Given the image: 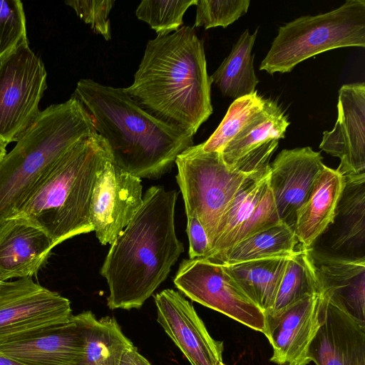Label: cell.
Here are the masks:
<instances>
[{"instance_id":"6da1fadb","label":"cell","mask_w":365,"mask_h":365,"mask_svg":"<svg viewBox=\"0 0 365 365\" xmlns=\"http://www.w3.org/2000/svg\"><path fill=\"white\" fill-rule=\"evenodd\" d=\"M175 190L152 186L139 210L110 244L100 269L110 309H140L184 251L175 227Z\"/></svg>"},{"instance_id":"7a4b0ae2","label":"cell","mask_w":365,"mask_h":365,"mask_svg":"<svg viewBox=\"0 0 365 365\" xmlns=\"http://www.w3.org/2000/svg\"><path fill=\"white\" fill-rule=\"evenodd\" d=\"M211 84L203 41L184 26L148 41L125 90L155 117L194 135L212 113Z\"/></svg>"},{"instance_id":"3957f363","label":"cell","mask_w":365,"mask_h":365,"mask_svg":"<svg viewBox=\"0 0 365 365\" xmlns=\"http://www.w3.org/2000/svg\"><path fill=\"white\" fill-rule=\"evenodd\" d=\"M91 115L114 163L139 178L156 179L192 145L193 135L155 117L126 92L81 79L72 95Z\"/></svg>"},{"instance_id":"277c9868","label":"cell","mask_w":365,"mask_h":365,"mask_svg":"<svg viewBox=\"0 0 365 365\" xmlns=\"http://www.w3.org/2000/svg\"><path fill=\"white\" fill-rule=\"evenodd\" d=\"M94 133L91 115L73 96L41 111L0 161V224L19 214L73 144Z\"/></svg>"},{"instance_id":"5b68a950","label":"cell","mask_w":365,"mask_h":365,"mask_svg":"<svg viewBox=\"0 0 365 365\" xmlns=\"http://www.w3.org/2000/svg\"><path fill=\"white\" fill-rule=\"evenodd\" d=\"M106 141L97 133L73 144L16 216L44 231L53 245L93 231L90 206L96 177L112 159Z\"/></svg>"},{"instance_id":"8992f818","label":"cell","mask_w":365,"mask_h":365,"mask_svg":"<svg viewBox=\"0 0 365 365\" xmlns=\"http://www.w3.org/2000/svg\"><path fill=\"white\" fill-rule=\"evenodd\" d=\"M353 46L365 47L364 0H347L332 11L280 26L259 69L271 75L289 73L319 53Z\"/></svg>"},{"instance_id":"52a82bcc","label":"cell","mask_w":365,"mask_h":365,"mask_svg":"<svg viewBox=\"0 0 365 365\" xmlns=\"http://www.w3.org/2000/svg\"><path fill=\"white\" fill-rule=\"evenodd\" d=\"M175 163L186 214L197 216L211 246L220 222L238 190L259 171L245 173L231 169L224 163L220 153L205 152L200 144L186 148Z\"/></svg>"},{"instance_id":"ba28073f","label":"cell","mask_w":365,"mask_h":365,"mask_svg":"<svg viewBox=\"0 0 365 365\" xmlns=\"http://www.w3.org/2000/svg\"><path fill=\"white\" fill-rule=\"evenodd\" d=\"M73 316L68 299L32 277L0 282V346L56 331Z\"/></svg>"},{"instance_id":"9c48e42d","label":"cell","mask_w":365,"mask_h":365,"mask_svg":"<svg viewBox=\"0 0 365 365\" xmlns=\"http://www.w3.org/2000/svg\"><path fill=\"white\" fill-rule=\"evenodd\" d=\"M46 77L43 61L29 41L0 61V142H16L36 120Z\"/></svg>"},{"instance_id":"30bf717a","label":"cell","mask_w":365,"mask_h":365,"mask_svg":"<svg viewBox=\"0 0 365 365\" xmlns=\"http://www.w3.org/2000/svg\"><path fill=\"white\" fill-rule=\"evenodd\" d=\"M173 282L191 300L263 334L264 312L247 296L221 264L205 258L183 259Z\"/></svg>"},{"instance_id":"8fae6325","label":"cell","mask_w":365,"mask_h":365,"mask_svg":"<svg viewBox=\"0 0 365 365\" xmlns=\"http://www.w3.org/2000/svg\"><path fill=\"white\" fill-rule=\"evenodd\" d=\"M140 178L118 167L113 158L98 173L92 193L90 219L101 245L111 244L143 202Z\"/></svg>"},{"instance_id":"7c38bea8","label":"cell","mask_w":365,"mask_h":365,"mask_svg":"<svg viewBox=\"0 0 365 365\" xmlns=\"http://www.w3.org/2000/svg\"><path fill=\"white\" fill-rule=\"evenodd\" d=\"M157 322L191 365H219L223 342L214 339L192 304L180 292L165 289L154 296Z\"/></svg>"},{"instance_id":"4fadbf2b","label":"cell","mask_w":365,"mask_h":365,"mask_svg":"<svg viewBox=\"0 0 365 365\" xmlns=\"http://www.w3.org/2000/svg\"><path fill=\"white\" fill-rule=\"evenodd\" d=\"M322 294L309 296L279 312L266 314L263 334L272 347L270 361L308 365L309 346L321 322Z\"/></svg>"},{"instance_id":"5bb4252c","label":"cell","mask_w":365,"mask_h":365,"mask_svg":"<svg viewBox=\"0 0 365 365\" xmlns=\"http://www.w3.org/2000/svg\"><path fill=\"white\" fill-rule=\"evenodd\" d=\"M324 165L320 153L310 147L282 150L269 165V187L279 218L293 230L297 213Z\"/></svg>"},{"instance_id":"9a60e30c","label":"cell","mask_w":365,"mask_h":365,"mask_svg":"<svg viewBox=\"0 0 365 365\" xmlns=\"http://www.w3.org/2000/svg\"><path fill=\"white\" fill-rule=\"evenodd\" d=\"M332 222L311 250L344 258H365V173L343 175Z\"/></svg>"},{"instance_id":"2e32d148","label":"cell","mask_w":365,"mask_h":365,"mask_svg":"<svg viewBox=\"0 0 365 365\" xmlns=\"http://www.w3.org/2000/svg\"><path fill=\"white\" fill-rule=\"evenodd\" d=\"M338 117L334 128L324 131L319 148L337 157L342 175L365 170V83L343 85L339 90Z\"/></svg>"},{"instance_id":"e0dca14e","label":"cell","mask_w":365,"mask_h":365,"mask_svg":"<svg viewBox=\"0 0 365 365\" xmlns=\"http://www.w3.org/2000/svg\"><path fill=\"white\" fill-rule=\"evenodd\" d=\"M289 122L282 108L274 101L265 100L263 109L232 139L220 153L231 169L255 173L268 166L285 138Z\"/></svg>"},{"instance_id":"ac0fdd59","label":"cell","mask_w":365,"mask_h":365,"mask_svg":"<svg viewBox=\"0 0 365 365\" xmlns=\"http://www.w3.org/2000/svg\"><path fill=\"white\" fill-rule=\"evenodd\" d=\"M322 296L320 326L309 348V361L316 365H365V324Z\"/></svg>"},{"instance_id":"d6986e66","label":"cell","mask_w":365,"mask_h":365,"mask_svg":"<svg viewBox=\"0 0 365 365\" xmlns=\"http://www.w3.org/2000/svg\"><path fill=\"white\" fill-rule=\"evenodd\" d=\"M55 247L40 227L16 216L0 224V281L32 277Z\"/></svg>"},{"instance_id":"ffe728a7","label":"cell","mask_w":365,"mask_h":365,"mask_svg":"<svg viewBox=\"0 0 365 365\" xmlns=\"http://www.w3.org/2000/svg\"><path fill=\"white\" fill-rule=\"evenodd\" d=\"M321 293L356 321L365 324V258L324 255L309 248Z\"/></svg>"},{"instance_id":"44dd1931","label":"cell","mask_w":365,"mask_h":365,"mask_svg":"<svg viewBox=\"0 0 365 365\" xmlns=\"http://www.w3.org/2000/svg\"><path fill=\"white\" fill-rule=\"evenodd\" d=\"M84 344V365H151L125 336L114 317L91 311L73 315Z\"/></svg>"},{"instance_id":"7402d4cb","label":"cell","mask_w":365,"mask_h":365,"mask_svg":"<svg viewBox=\"0 0 365 365\" xmlns=\"http://www.w3.org/2000/svg\"><path fill=\"white\" fill-rule=\"evenodd\" d=\"M0 354L26 365H84V344L73 320L56 331L0 346Z\"/></svg>"},{"instance_id":"603a6c76","label":"cell","mask_w":365,"mask_h":365,"mask_svg":"<svg viewBox=\"0 0 365 365\" xmlns=\"http://www.w3.org/2000/svg\"><path fill=\"white\" fill-rule=\"evenodd\" d=\"M343 185V175L324 165L297 213L294 230L299 244L310 248L332 222Z\"/></svg>"},{"instance_id":"cb8c5ba5","label":"cell","mask_w":365,"mask_h":365,"mask_svg":"<svg viewBox=\"0 0 365 365\" xmlns=\"http://www.w3.org/2000/svg\"><path fill=\"white\" fill-rule=\"evenodd\" d=\"M289 257H272L222 265L247 296L265 314L274 304Z\"/></svg>"},{"instance_id":"d4e9b609","label":"cell","mask_w":365,"mask_h":365,"mask_svg":"<svg viewBox=\"0 0 365 365\" xmlns=\"http://www.w3.org/2000/svg\"><path fill=\"white\" fill-rule=\"evenodd\" d=\"M298 243L294 230L280 222L205 259L217 264H234L272 257H289Z\"/></svg>"},{"instance_id":"484cf974","label":"cell","mask_w":365,"mask_h":365,"mask_svg":"<svg viewBox=\"0 0 365 365\" xmlns=\"http://www.w3.org/2000/svg\"><path fill=\"white\" fill-rule=\"evenodd\" d=\"M258 29L252 34L246 29L233 45L230 54L210 76L222 96L237 99L256 91L259 80L254 69V46Z\"/></svg>"},{"instance_id":"4316f807","label":"cell","mask_w":365,"mask_h":365,"mask_svg":"<svg viewBox=\"0 0 365 365\" xmlns=\"http://www.w3.org/2000/svg\"><path fill=\"white\" fill-rule=\"evenodd\" d=\"M270 166L250 176L238 190L222 217L206 258L229 248L240 227L249 219L269 186Z\"/></svg>"},{"instance_id":"83f0119b","label":"cell","mask_w":365,"mask_h":365,"mask_svg":"<svg viewBox=\"0 0 365 365\" xmlns=\"http://www.w3.org/2000/svg\"><path fill=\"white\" fill-rule=\"evenodd\" d=\"M321 294L309 248L298 243L289 257L272 309L266 314L280 312L309 296Z\"/></svg>"},{"instance_id":"f1b7e54d","label":"cell","mask_w":365,"mask_h":365,"mask_svg":"<svg viewBox=\"0 0 365 365\" xmlns=\"http://www.w3.org/2000/svg\"><path fill=\"white\" fill-rule=\"evenodd\" d=\"M265 100L257 94V91L251 95L234 100L215 132L205 142L200 143L202 150L221 153L263 109Z\"/></svg>"},{"instance_id":"f546056e","label":"cell","mask_w":365,"mask_h":365,"mask_svg":"<svg viewBox=\"0 0 365 365\" xmlns=\"http://www.w3.org/2000/svg\"><path fill=\"white\" fill-rule=\"evenodd\" d=\"M197 0H143L135 11L137 18L147 23L158 36L178 31L187 9Z\"/></svg>"},{"instance_id":"4dcf8cb0","label":"cell","mask_w":365,"mask_h":365,"mask_svg":"<svg viewBox=\"0 0 365 365\" xmlns=\"http://www.w3.org/2000/svg\"><path fill=\"white\" fill-rule=\"evenodd\" d=\"M27 41L22 2L0 0V61Z\"/></svg>"},{"instance_id":"1f68e13d","label":"cell","mask_w":365,"mask_h":365,"mask_svg":"<svg viewBox=\"0 0 365 365\" xmlns=\"http://www.w3.org/2000/svg\"><path fill=\"white\" fill-rule=\"evenodd\" d=\"M250 0H197L194 27H227L245 15Z\"/></svg>"},{"instance_id":"d6a6232c","label":"cell","mask_w":365,"mask_h":365,"mask_svg":"<svg viewBox=\"0 0 365 365\" xmlns=\"http://www.w3.org/2000/svg\"><path fill=\"white\" fill-rule=\"evenodd\" d=\"M66 4L71 6L76 14L91 29L108 41L111 38L110 24L108 15L115 3L114 0L67 1Z\"/></svg>"},{"instance_id":"836d02e7","label":"cell","mask_w":365,"mask_h":365,"mask_svg":"<svg viewBox=\"0 0 365 365\" xmlns=\"http://www.w3.org/2000/svg\"><path fill=\"white\" fill-rule=\"evenodd\" d=\"M280 222L272 194L268 186L252 215L237 232L231 246L259 231Z\"/></svg>"},{"instance_id":"e575fe53","label":"cell","mask_w":365,"mask_h":365,"mask_svg":"<svg viewBox=\"0 0 365 365\" xmlns=\"http://www.w3.org/2000/svg\"><path fill=\"white\" fill-rule=\"evenodd\" d=\"M186 232L189 240L190 259L206 258L210 251V244L207 233L194 214H186Z\"/></svg>"},{"instance_id":"d590c367","label":"cell","mask_w":365,"mask_h":365,"mask_svg":"<svg viewBox=\"0 0 365 365\" xmlns=\"http://www.w3.org/2000/svg\"><path fill=\"white\" fill-rule=\"evenodd\" d=\"M0 365H26L0 354Z\"/></svg>"},{"instance_id":"8d00e7d4","label":"cell","mask_w":365,"mask_h":365,"mask_svg":"<svg viewBox=\"0 0 365 365\" xmlns=\"http://www.w3.org/2000/svg\"><path fill=\"white\" fill-rule=\"evenodd\" d=\"M7 145L5 143L0 142V161L4 158V156L6 154V147Z\"/></svg>"},{"instance_id":"74e56055","label":"cell","mask_w":365,"mask_h":365,"mask_svg":"<svg viewBox=\"0 0 365 365\" xmlns=\"http://www.w3.org/2000/svg\"><path fill=\"white\" fill-rule=\"evenodd\" d=\"M219 365H226L223 362H221Z\"/></svg>"},{"instance_id":"f35d334b","label":"cell","mask_w":365,"mask_h":365,"mask_svg":"<svg viewBox=\"0 0 365 365\" xmlns=\"http://www.w3.org/2000/svg\"><path fill=\"white\" fill-rule=\"evenodd\" d=\"M1 282V281H0V282Z\"/></svg>"}]
</instances>
